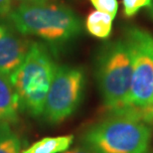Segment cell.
<instances>
[{"mask_svg":"<svg viewBox=\"0 0 153 153\" xmlns=\"http://www.w3.org/2000/svg\"><path fill=\"white\" fill-rule=\"evenodd\" d=\"M23 35L36 36L51 43H64L82 32V22L72 9L48 2L20 4L8 15Z\"/></svg>","mask_w":153,"mask_h":153,"instance_id":"6da1fadb","label":"cell"},{"mask_svg":"<svg viewBox=\"0 0 153 153\" xmlns=\"http://www.w3.org/2000/svg\"><path fill=\"white\" fill-rule=\"evenodd\" d=\"M150 125L119 112L97 122L85 131L82 142L94 153H148Z\"/></svg>","mask_w":153,"mask_h":153,"instance_id":"7a4b0ae2","label":"cell"},{"mask_svg":"<svg viewBox=\"0 0 153 153\" xmlns=\"http://www.w3.org/2000/svg\"><path fill=\"white\" fill-rule=\"evenodd\" d=\"M132 76V58L126 40L102 48L97 60V79L103 105L111 112L126 108Z\"/></svg>","mask_w":153,"mask_h":153,"instance_id":"3957f363","label":"cell"},{"mask_svg":"<svg viewBox=\"0 0 153 153\" xmlns=\"http://www.w3.org/2000/svg\"><path fill=\"white\" fill-rule=\"evenodd\" d=\"M56 70L57 66L45 46L33 43L25 60L10 76L20 105L33 115L44 112L46 97Z\"/></svg>","mask_w":153,"mask_h":153,"instance_id":"277c9868","label":"cell"},{"mask_svg":"<svg viewBox=\"0 0 153 153\" xmlns=\"http://www.w3.org/2000/svg\"><path fill=\"white\" fill-rule=\"evenodd\" d=\"M125 40L132 58L126 108H145L153 100V35L146 30L132 27L127 30Z\"/></svg>","mask_w":153,"mask_h":153,"instance_id":"5b68a950","label":"cell"},{"mask_svg":"<svg viewBox=\"0 0 153 153\" xmlns=\"http://www.w3.org/2000/svg\"><path fill=\"white\" fill-rule=\"evenodd\" d=\"M85 73L69 66L57 67L45 102L44 114L52 122H61L79 106L85 88Z\"/></svg>","mask_w":153,"mask_h":153,"instance_id":"8992f818","label":"cell"},{"mask_svg":"<svg viewBox=\"0 0 153 153\" xmlns=\"http://www.w3.org/2000/svg\"><path fill=\"white\" fill-rule=\"evenodd\" d=\"M31 44L0 24V75L10 76L25 60Z\"/></svg>","mask_w":153,"mask_h":153,"instance_id":"52a82bcc","label":"cell"},{"mask_svg":"<svg viewBox=\"0 0 153 153\" xmlns=\"http://www.w3.org/2000/svg\"><path fill=\"white\" fill-rule=\"evenodd\" d=\"M20 106L19 97L10 78L0 75V120H17Z\"/></svg>","mask_w":153,"mask_h":153,"instance_id":"ba28073f","label":"cell"},{"mask_svg":"<svg viewBox=\"0 0 153 153\" xmlns=\"http://www.w3.org/2000/svg\"><path fill=\"white\" fill-rule=\"evenodd\" d=\"M74 136L61 135L55 137H45L33 143L28 149L21 153H60L64 152L71 146Z\"/></svg>","mask_w":153,"mask_h":153,"instance_id":"9c48e42d","label":"cell"},{"mask_svg":"<svg viewBox=\"0 0 153 153\" xmlns=\"http://www.w3.org/2000/svg\"><path fill=\"white\" fill-rule=\"evenodd\" d=\"M114 17L102 11H93L88 14L85 27L90 34L97 38L106 39L111 35Z\"/></svg>","mask_w":153,"mask_h":153,"instance_id":"30bf717a","label":"cell"},{"mask_svg":"<svg viewBox=\"0 0 153 153\" xmlns=\"http://www.w3.org/2000/svg\"><path fill=\"white\" fill-rule=\"evenodd\" d=\"M0 153H21V141L7 127L0 131Z\"/></svg>","mask_w":153,"mask_h":153,"instance_id":"8fae6325","label":"cell"},{"mask_svg":"<svg viewBox=\"0 0 153 153\" xmlns=\"http://www.w3.org/2000/svg\"><path fill=\"white\" fill-rule=\"evenodd\" d=\"M114 112L123 114L130 117L138 119L148 125H153V103L145 108H125Z\"/></svg>","mask_w":153,"mask_h":153,"instance_id":"7c38bea8","label":"cell"},{"mask_svg":"<svg viewBox=\"0 0 153 153\" xmlns=\"http://www.w3.org/2000/svg\"><path fill=\"white\" fill-rule=\"evenodd\" d=\"M152 0H122L123 13L126 17H132L141 8L149 7Z\"/></svg>","mask_w":153,"mask_h":153,"instance_id":"4fadbf2b","label":"cell"},{"mask_svg":"<svg viewBox=\"0 0 153 153\" xmlns=\"http://www.w3.org/2000/svg\"><path fill=\"white\" fill-rule=\"evenodd\" d=\"M90 1L97 11L108 13L114 18L116 15L118 9L117 0H90Z\"/></svg>","mask_w":153,"mask_h":153,"instance_id":"5bb4252c","label":"cell"},{"mask_svg":"<svg viewBox=\"0 0 153 153\" xmlns=\"http://www.w3.org/2000/svg\"><path fill=\"white\" fill-rule=\"evenodd\" d=\"M12 11V0H0V17L8 16Z\"/></svg>","mask_w":153,"mask_h":153,"instance_id":"9a60e30c","label":"cell"},{"mask_svg":"<svg viewBox=\"0 0 153 153\" xmlns=\"http://www.w3.org/2000/svg\"><path fill=\"white\" fill-rule=\"evenodd\" d=\"M64 153H94V152L90 150V149H88V148H75V149L68 150Z\"/></svg>","mask_w":153,"mask_h":153,"instance_id":"2e32d148","label":"cell"},{"mask_svg":"<svg viewBox=\"0 0 153 153\" xmlns=\"http://www.w3.org/2000/svg\"><path fill=\"white\" fill-rule=\"evenodd\" d=\"M12 1H16L20 4H31V3H42L47 2L48 0H12Z\"/></svg>","mask_w":153,"mask_h":153,"instance_id":"e0dca14e","label":"cell"},{"mask_svg":"<svg viewBox=\"0 0 153 153\" xmlns=\"http://www.w3.org/2000/svg\"><path fill=\"white\" fill-rule=\"evenodd\" d=\"M149 12H150L151 17L153 18V0H152V2H151V5L149 6Z\"/></svg>","mask_w":153,"mask_h":153,"instance_id":"ac0fdd59","label":"cell"},{"mask_svg":"<svg viewBox=\"0 0 153 153\" xmlns=\"http://www.w3.org/2000/svg\"><path fill=\"white\" fill-rule=\"evenodd\" d=\"M152 103H153V100H152Z\"/></svg>","mask_w":153,"mask_h":153,"instance_id":"d6986e66","label":"cell"}]
</instances>
